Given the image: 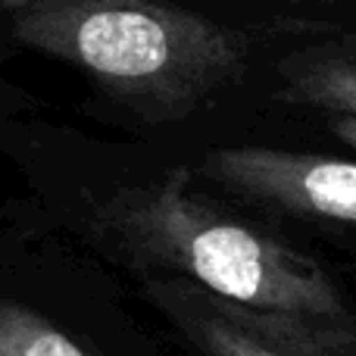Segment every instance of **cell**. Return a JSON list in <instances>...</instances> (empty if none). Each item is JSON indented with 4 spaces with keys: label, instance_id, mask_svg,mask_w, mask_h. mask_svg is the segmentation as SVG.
I'll list each match as a JSON object with an SVG mask.
<instances>
[{
    "label": "cell",
    "instance_id": "9c48e42d",
    "mask_svg": "<svg viewBox=\"0 0 356 356\" xmlns=\"http://www.w3.org/2000/svg\"><path fill=\"white\" fill-rule=\"evenodd\" d=\"M25 3H35V0H0V10L10 13V10H19V6H25Z\"/></svg>",
    "mask_w": 356,
    "mask_h": 356
},
{
    "label": "cell",
    "instance_id": "3957f363",
    "mask_svg": "<svg viewBox=\"0 0 356 356\" xmlns=\"http://www.w3.org/2000/svg\"><path fill=\"white\" fill-rule=\"evenodd\" d=\"M141 294L194 356H356V325L266 313L191 278H144Z\"/></svg>",
    "mask_w": 356,
    "mask_h": 356
},
{
    "label": "cell",
    "instance_id": "8992f818",
    "mask_svg": "<svg viewBox=\"0 0 356 356\" xmlns=\"http://www.w3.org/2000/svg\"><path fill=\"white\" fill-rule=\"evenodd\" d=\"M0 356H110L88 341L81 328H69L60 313L44 309L3 291L0 294Z\"/></svg>",
    "mask_w": 356,
    "mask_h": 356
},
{
    "label": "cell",
    "instance_id": "7a4b0ae2",
    "mask_svg": "<svg viewBox=\"0 0 356 356\" xmlns=\"http://www.w3.org/2000/svg\"><path fill=\"white\" fill-rule=\"evenodd\" d=\"M25 47L81 69L144 122H175L244 79L250 38L166 0H35L10 10Z\"/></svg>",
    "mask_w": 356,
    "mask_h": 356
},
{
    "label": "cell",
    "instance_id": "6da1fadb",
    "mask_svg": "<svg viewBox=\"0 0 356 356\" xmlns=\"http://www.w3.org/2000/svg\"><path fill=\"white\" fill-rule=\"evenodd\" d=\"M85 225L141 278H191L266 313L356 325L325 266L197 197L181 166L110 188L88 207Z\"/></svg>",
    "mask_w": 356,
    "mask_h": 356
},
{
    "label": "cell",
    "instance_id": "5b68a950",
    "mask_svg": "<svg viewBox=\"0 0 356 356\" xmlns=\"http://www.w3.org/2000/svg\"><path fill=\"white\" fill-rule=\"evenodd\" d=\"M278 100L356 119V31L291 50L278 63Z\"/></svg>",
    "mask_w": 356,
    "mask_h": 356
},
{
    "label": "cell",
    "instance_id": "277c9868",
    "mask_svg": "<svg viewBox=\"0 0 356 356\" xmlns=\"http://www.w3.org/2000/svg\"><path fill=\"white\" fill-rule=\"evenodd\" d=\"M200 172L238 197L282 213L356 228V163L275 147H216Z\"/></svg>",
    "mask_w": 356,
    "mask_h": 356
},
{
    "label": "cell",
    "instance_id": "ba28073f",
    "mask_svg": "<svg viewBox=\"0 0 356 356\" xmlns=\"http://www.w3.org/2000/svg\"><path fill=\"white\" fill-rule=\"evenodd\" d=\"M16 94H6L3 88H0V129H3V116H6V110H16Z\"/></svg>",
    "mask_w": 356,
    "mask_h": 356
},
{
    "label": "cell",
    "instance_id": "52a82bcc",
    "mask_svg": "<svg viewBox=\"0 0 356 356\" xmlns=\"http://www.w3.org/2000/svg\"><path fill=\"white\" fill-rule=\"evenodd\" d=\"M328 129H332V135L338 141H344L356 154V119L353 116H328Z\"/></svg>",
    "mask_w": 356,
    "mask_h": 356
}]
</instances>
